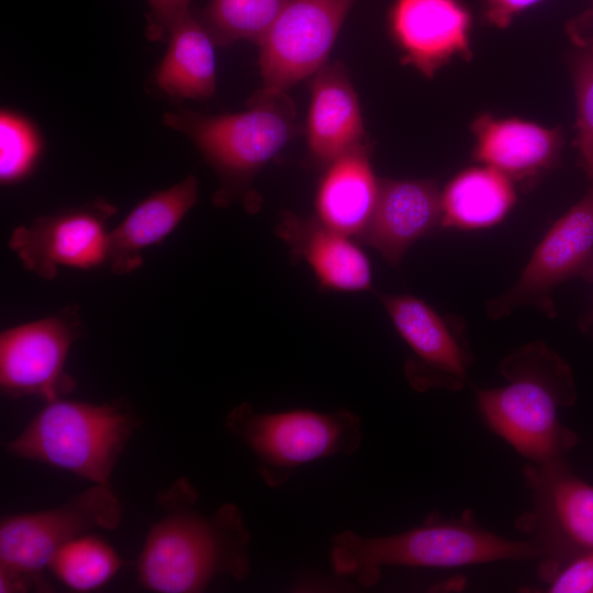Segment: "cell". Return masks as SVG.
<instances>
[{
	"label": "cell",
	"instance_id": "1",
	"mask_svg": "<svg viewBox=\"0 0 593 593\" xmlns=\"http://www.w3.org/2000/svg\"><path fill=\"white\" fill-rule=\"evenodd\" d=\"M199 494L179 478L157 495L163 516L152 526L137 559V581L156 593H199L217 578L245 580L250 572V532L242 510L198 507Z\"/></svg>",
	"mask_w": 593,
	"mask_h": 593
},
{
	"label": "cell",
	"instance_id": "2",
	"mask_svg": "<svg viewBox=\"0 0 593 593\" xmlns=\"http://www.w3.org/2000/svg\"><path fill=\"white\" fill-rule=\"evenodd\" d=\"M501 371L506 384L477 393L486 425L529 462L566 459L579 441L558 416L577 400L570 367L545 346L530 345L512 354Z\"/></svg>",
	"mask_w": 593,
	"mask_h": 593
},
{
	"label": "cell",
	"instance_id": "3",
	"mask_svg": "<svg viewBox=\"0 0 593 593\" xmlns=\"http://www.w3.org/2000/svg\"><path fill=\"white\" fill-rule=\"evenodd\" d=\"M539 558L530 540L506 539L470 518L441 519L437 514L393 535L369 537L345 529L332 536L329 549L333 572L363 588L377 584L387 566L455 568Z\"/></svg>",
	"mask_w": 593,
	"mask_h": 593
},
{
	"label": "cell",
	"instance_id": "4",
	"mask_svg": "<svg viewBox=\"0 0 593 593\" xmlns=\"http://www.w3.org/2000/svg\"><path fill=\"white\" fill-rule=\"evenodd\" d=\"M142 421L124 400L105 403L57 399L5 444L15 458L67 470L91 483H109Z\"/></svg>",
	"mask_w": 593,
	"mask_h": 593
},
{
	"label": "cell",
	"instance_id": "5",
	"mask_svg": "<svg viewBox=\"0 0 593 593\" xmlns=\"http://www.w3.org/2000/svg\"><path fill=\"white\" fill-rule=\"evenodd\" d=\"M224 426L251 451L258 475L271 489L283 486L304 465L354 455L362 440L361 422L348 410L258 412L242 403Z\"/></svg>",
	"mask_w": 593,
	"mask_h": 593
},
{
	"label": "cell",
	"instance_id": "6",
	"mask_svg": "<svg viewBox=\"0 0 593 593\" xmlns=\"http://www.w3.org/2000/svg\"><path fill=\"white\" fill-rule=\"evenodd\" d=\"M243 112L210 115L178 109L163 123L187 136L221 177L225 187L240 186L294 136L295 109L287 92L255 93Z\"/></svg>",
	"mask_w": 593,
	"mask_h": 593
},
{
	"label": "cell",
	"instance_id": "7",
	"mask_svg": "<svg viewBox=\"0 0 593 593\" xmlns=\"http://www.w3.org/2000/svg\"><path fill=\"white\" fill-rule=\"evenodd\" d=\"M524 475L532 506L517 526L539 550L538 573L547 581L563 563L593 552V485L566 459L529 462Z\"/></svg>",
	"mask_w": 593,
	"mask_h": 593
},
{
	"label": "cell",
	"instance_id": "8",
	"mask_svg": "<svg viewBox=\"0 0 593 593\" xmlns=\"http://www.w3.org/2000/svg\"><path fill=\"white\" fill-rule=\"evenodd\" d=\"M122 515V504L109 482L92 483L53 508L2 517L0 567L43 577L64 545L94 529L118 528Z\"/></svg>",
	"mask_w": 593,
	"mask_h": 593
},
{
	"label": "cell",
	"instance_id": "9",
	"mask_svg": "<svg viewBox=\"0 0 593 593\" xmlns=\"http://www.w3.org/2000/svg\"><path fill=\"white\" fill-rule=\"evenodd\" d=\"M355 1L288 0L257 42L262 87L256 93L287 92L324 67Z\"/></svg>",
	"mask_w": 593,
	"mask_h": 593
},
{
	"label": "cell",
	"instance_id": "10",
	"mask_svg": "<svg viewBox=\"0 0 593 593\" xmlns=\"http://www.w3.org/2000/svg\"><path fill=\"white\" fill-rule=\"evenodd\" d=\"M81 333L75 310L20 324L0 335V389L11 399H61L76 388L66 372L72 344Z\"/></svg>",
	"mask_w": 593,
	"mask_h": 593
},
{
	"label": "cell",
	"instance_id": "11",
	"mask_svg": "<svg viewBox=\"0 0 593 593\" xmlns=\"http://www.w3.org/2000/svg\"><path fill=\"white\" fill-rule=\"evenodd\" d=\"M115 212L114 205L99 199L40 216L16 227L9 247L26 270L42 279H53L60 267L90 270L108 261L107 223Z\"/></svg>",
	"mask_w": 593,
	"mask_h": 593
},
{
	"label": "cell",
	"instance_id": "12",
	"mask_svg": "<svg viewBox=\"0 0 593 593\" xmlns=\"http://www.w3.org/2000/svg\"><path fill=\"white\" fill-rule=\"evenodd\" d=\"M381 301L413 353L405 366L411 385L418 391L460 388L467 379L469 358L444 320L413 295L382 294Z\"/></svg>",
	"mask_w": 593,
	"mask_h": 593
},
{
	"label": "cell",
	"instance_id": "13",
	"mask_svg": "<svg viewBox=\"0 0 593 593\" xmlns=\"http://www.w3.org/2000/svg\"><path fill=\"white\" fill-rule=\"evenodd\" d=\"M593 262V189L548 231L517 283L493 303V313L535 300Z\"/></svg>",
	"mask_w": 593,
	"mask_h": 593
},
{
	"label": "cell",
	"instance_id": "14",
	"mask_svg": "<svg viewBox=\"0 0 593 593\" xmlns=\"http://www.w3.org/2000/svg\"><path fill=\"white\" fill-rule=\"evenodd\" d=\"M390 24L405 60L427 77L469 49L470 16L457 0H395Z\"/></svg>",
	"mask_w": 593,
	"mask_h": 593
},
{
	"label": "cell",
	"instance_id": "15",
	"mask_svg": "<svg viewBox=\"0 0 593 593\" xmlns=\"http://www.w3.org/2000/svg\"><path fill=\"white\" fill-rule=\"evenodd\" d=\"M441 194L429 180H381L372 216L359 236L392 266L441 221Z\"/></svg>",
	"mask_w": 593,
	"mask_h": 593
},
{
	"label": "cell",
	"instance_id": "16",
	"mask_svg": "<svg viewBox=\"0 0 593 593\" xmlns=\"http://www.w3.org/2000/svg\"><path fill=\"white\" fill-rule=\"evenodd\" d=\"M365 127L357 93L345 67L335 61L312 79L306 144L315 163L327 166L363 143Z\"/></svg>",
	"mask_w": 593,
	"mask_h": 593
},
{
	"label": "cell",
	"instance_id": "17",
	"mask_svg": "<svg viewBox=\"0 0 593 593\" xmlns=\"http://www.w3.org/2000/svg\"><path fill=\"white\" fill-rule=\"evenodd\" d=\"M198 193V179L188 176L138 202L109 232L107 264L111 270L126 275L138 269L143 264V253L175 231L195 204Z\"/></svg>",
	"mask_w": 593,
	"mask_h": 593
},
{
	"label": "cell",
	"instance_id": "18",
	"mask_svg": "<svg viewBox=\"0 0 593 593\" xmlns=\"http://www.w3.org/2000/svg\"><path fill=\"white\" fill-rule=\"evenodd\" d=\"M277 231L292 253L310 265L323 288L346 292L370 289L369 259L349 236L316 217L291 213L281 217Z\"/></svg>",
	"mask_w": 593,
	"mask_h": 593
},
{
	"label": "cell",
	"instance_id": "19",
	"mask_svg": "<svg viewBox=\"0 0 593 593\" xmlns=\"http://www.w3.org/2000/svg\"><path fill=\"white\" fill-rule=\"evenodd\" d=\"M380 182L362 143L326 166L316 191V219L347 236L367 227L374 211Z\"/></svg>",
	"mask_w": 593,
	"mask_h": 593
},
{
	"label": "cell",
	"instance_id": "20",
	"mask_svg": "<svg viewBox=\"0 0 593 593\" xmlns=\"http://www.w3.org/2000/svg\"><path fill=\"white\" fill-rule=\"evenodd\" d=\"M474 157L508 178H523L550 166L561 139L557 130L519 119L479 118L473 124Z\"/></svg>",
	"mask_w": 593,
	"mask_h": 593
},
{
	"label": "cell",
	"instance_id": "21",
	"mask_svg": "<svg viewBox=\"0 0 593 593\" xmlns=\"http://www.w3.org/2000/svg\"><path fill=\"white\" fill-rule=\"evenodd\" d=\"M211 34L191 13L171 30L153 81L171 100H206L216 91V58Z\"/></svg>",
	"mask_w": 593,
	"mask_h": 593
},
{
	"label": "cell",
	"instance_id": "22",
	"mask_svg": "<svg viewBox=\"0 0 593 593\" xmlns=\"http://www.w3.org/2000/svg\"><path fill=\"white\" fill-rule=\"evenodd\" d=\"M515 202L510 178L484 166L456 176L441 194V223L460 228L486 227L503 219Z\"/></svg>",
	"mask_w": 593,
	"mask_h": 593
},
{
	"label": "cell",
	"instance_id": "23",
	"mask_svg": "<svg viewBox=\"0 0 593 593\" xmlns=\"http://www.w3.org/2000/svg\"><path fill=\"white\" fill-rule=\"evenodd\" d=\"M124 564L111 545L86 534L64 545L47 568L68 589L89 592L109 582Z\"/></svg>",
	"mask_w": 593,
	"mask_h": 593
},
{
	"label": "cell",
	"instance_id": "24",
	"mask_svg": "<svg viewBox=\"0 0 593 593\" xmlns=\"http://www.w3.org/2000/svg\"><path fill=\"white\" fill-rule=\"evenodd\" d=\"M288 0H211L204 26L213 41L228 45L240 40L258 42L273 24Z\"/></svg>",
	"mask_w": 593,
	"mask_h": 593
},
{
	"label": "cell",
	"instance_id": "25",
	"mask_svg": "<svg viewBox=\"0 0 593 593\" xmlns=\"http://www.w3.org/2000/svg\"><path fill=\"white\" fill-rule=\"evenodd\" d=\"M43 150L38 127L23 114L2 109L0 112V181L13 184L34 170Z\"/></svg>",
	"mask_w": 593,
	"mask_h": 593
},
{
	"label": "cell",
	"instance_id": "26",
	"mask_svg": "<svg viewBox=\"0 0 593 593\" xmlns=\"http://www.w3.org/2000/svg\"><path fill=\"white\" fill-rule=\"evenodd\" d=\"M579 147L588 176L593 180V53L584 54L575 69Z\"/></svg>",
	"mask_w": 593,
	"mask_h": 593
},
{
	"label": "cell",
	"instance_id": "27",
	"mask_svg": "<svg viewBox=\"0 0 593 593\" xmlns=\"http://www.w3.org/2000/svg\"><path fill=\"white\" fill-rule=\"evenodd\" d=\"M546 582L552 593H593V552L563 563Z\"/></svg>",
	"mask_w": 593,
	"mask_h": 593
},
{
	"label": "cell",
	"instance_id": "28",
	"mask_svg": "<svg viewBox=\"0 0 593 593\" xmlns=\"http://www.w3.org/2000/svg\"><path fill=\"white\" fill-rule=\"evenodd\" d=\"M191 0H147L149 7L147 36L152 41L168 40L172 27L190 13Z\"/></svg>",
	"mask_w": 593,
	"mask_h": 593
},
{
	"label": "cell",
	"instance_id": "29",
	"mask_svg": "<svg viewBox=\"0 0 593 593\" xmlns=\"http://www.w3.org/2000/svg\"><path fill=\"white\" fill-rule=\"evenodd\" d=\"M51 586L43 577H35L0 567V593L30 591H49Z\"/></svg>",
	"mask_w": 593,
	"mask_h": 593
},
{
	"label": "cell",
	"instance_id": "30",
	"mask_svg": "<svg viewBox=\"0 0 593 593\" xmlns=\"http://www.w3.org/2000/svg\"><path fill=\"white\" fill-rule=\"evenodd\" d=\"M486 19L496 27H506L512 20L540 0H485Z\"/></svg>",
	"mask_w": 593,
	"mask_h": 593
},
{
	"label": "cell",
	"instance_id": "31",
	"mask_svg": "<svg viewBox=\"0 0 593 593\" xmlns=\"http://www.w3.org/2000/svg\"><path fill=\"white\" fill-rule=\"evenodd\" d=\"M584 277L593 280V262H592L591 267L589 268V270L586 271Z\"/></svg>",
	"mask_w": 593,
	"mask_h": 593
}]
</instances>
